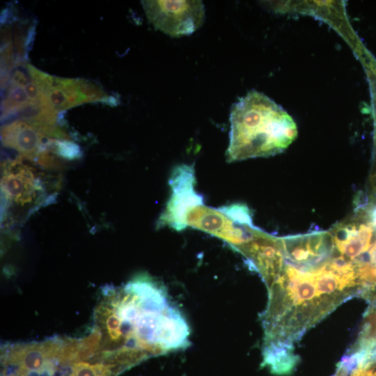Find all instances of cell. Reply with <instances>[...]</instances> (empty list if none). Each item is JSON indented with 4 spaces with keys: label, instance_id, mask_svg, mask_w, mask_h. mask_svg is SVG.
I'll list each match as a JSON object with an SVG mask.
<instances>
[{
    "label": "cell",
    "instance_id": "2",
    "mask_svg": "<svg viewBox=\"0 0 376 376\" xmlns=\"http://www.w3.org/2000/svg\"><path fill=\"white\" fill-rule=\"evenodd\" d=\"M226 159L229 162L269 157L284 151L297 138L292 116L264 93L251 90L232 105Z\"/></svg>",
    "mask_w": 376,
    "mask_h": 376
},
{
    "label": "cell",
    "instance_id": "4",
    "mask_svg": "<svg viewBox=\"0 0 376 376\" xmlns=\"http://www.w3.org/2000/svg\"><path fill=\"white\" fill-rule=\"evenodd\" d=\"M27 67L31 79L56 111L102 100L107 97L102 88L89 81L56 77L32 65Z\"/></svg>",
    "mask_w": 376,
    "mask_h": 376
},
{
    "label": "cell",
    "instance_id": "9",
    "mask_svg": "<svg viewBox=\"0 0 376 376\" xmlns=\"http://www.w3.org/2000/svg\"><path fill=\"white\" fill-rule=\"evenodd\" d=\"M350 376H376V370L370 368H356Z\"/></svg>",
    "mask_w": 376,
    "mask_h": 376
},
{
    "label": "cell",
    "instance_id": "1",
    "mask_svg": "<svg viewBox=\"0 0 376 376\" xmlns=\"http://www.w3.org/2000/svg\"><path fill=\"white\" fill-rule=\"evenodd\" d=\"M162 300L159 290L148 281L136 280L123 288L103 287L89 332L96 354L109 363L133 347L132 338L148 345L164 343Z\"/></svg>",
    "mask_w": 376,
    "mask_h": 376
},
{
    "label": "cell",
    "instance_id": "6",
    "mask_svg": "<svg viewBox=\"0 0 376 376\" xmlns=\"http://www.w3.org/2000/svg\"><path fill=\"white\" fill-rule=\"evenodd\" d=\"M1 136L4 146L29 158L36 156L47 135L38 125L16 120L1 128Z\"/></svg>",
    "mask_w": 376,
    "mask_h": 376
},
{
    "label": "cell",
    "instance_id": "3",
    "mask_svg": "<svg viewBox=\"0 0 376 376\" xmlns=\"http://www.w3.org/2000/svg\"><path fill=\"white\" fill-rule=\"evenodd\" d=\"M142 4L155 27L172 37L191 34L205 18L201 1H143Z\"/></svg>",
    "mask_w": 376,
    "mask_h": 376
},
{
    "label": "cell",
    "instance_id": "5",
    "mask_svg": "<svg viewBox=\"0 0 376 376\" xmlns=\"http://www.w3.org/2000/svg\"><path fill=\"white\" fill-rule=\"evenodd\" d=\"M196 178L192 166L180 165L171 173L169 185L171 195L158 221L159 226H169L176 230L186 227L187 215L194 207L203 204V198L194 190Z\"/></svg>",
    "mask_w": 376,
    "mask_h": 376
},
{
    "label": "cell",
    "instance_id": "8",
    "mask_svg": "<svg viewBox=\"0 0 376 376\" xmlns=\"http://www.w3.org/2000/svg\"><path fill=\"white\" fill-rule=\"evenodd\" d=\"M263 355L264 363L276 375L291 373L299 361L298 355L295 354L294 346L288 344L267 343Z\"/></svg>",
    "mask_w": 376,
    "mask_h": 376
},
{
    "label": "cell",
    "instance_id": "7",
    "mask_svg": "<svg viewBox=\"0 0 376 376\" xmlns=\"http://www.w3.org/2000/svg\"><path fill=\"white\" fill-rule=\"evenodd\" d=\"M1 187L9 199L20 204L31 202L40 187L31 169L17 162L8 166L2 177Z\"/></svg>",
    "mask_w": 376,
    "mask_h": 376
}]
</instances>
